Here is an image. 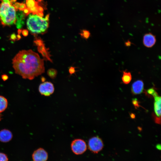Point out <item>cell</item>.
Returning <instances> with one entry per match:
<instances>
[{
    "instance_id": "cell-1",
    "label": "cell",
    "mask_w": 161,
    "mask_h": 161,
    "mask_svg": "<svg viewBox=\"0 0 161 161\" xmlns=\"http://www.w3.org/2000/svg\"><path fill=\"white\" fill-rule=\"evenodd\" d=\"M12 63L15 73L24 79L32 80L44 72L43 60L31 49L19 51Z\"/></svg>"
},
{
    "instance_id": "cell-2",
    "label": "cell",
    "mask_w": 161,
    "mask_h": 161,
    "mask_svg": "<svg viewBox=\"0 0 161 161\" xmlns=\"http://www.w3.org/2000/svg\"><path fill=\"white\" fill-rule=\"evenodd\" d=\"M49 15L43 18L36 14H30L27 22L28 30L34 35L44 33L49 27Z\"/></svg>"
},
{
    "instance_id": "cell-3",
    "label": "cell",
    "mask_w": 161,
    "mask_h": 161,
    "mask_svg": "<svg viewBox=\"0 0 161 161\" xmlns=\"http://www.w3.org/2000/svg\"><path fill=\"white\" fill-rule=\"evenodd\" d=\"M16 10L10 3L0 4V21L4 26H10L16 22Z\"/></svg>"
},
{
    "instance_id": "cell-4",
    "label": "cell",
    "mask_w": 161,
    "mask_h": 161,
    "mask_svg": "<svg viewBox=\"0 0 161 161\" xmlns=\"http://www.w3.org/2000/svg\"><path fill=\"white\" fill-rule=\"evenodd\" d=\"M104 144L102 139L98 136H94L89 140L88 147L92 153L97 154L101 151L103 148Z\"/></svg>"
},
{
    "instance_id": "cell-5",
    "label": "cell",
    "mask_w": 161,
    "mask_h": 161,
    "mask_svg": "<svg viewBox=\"0 0 161 161\" xmlns=\"http://www.w3.org/2000/svg\"><path fill=\"white\" fill-rule=\"evenodd\" d=\"M71 147L72 152L76 155L83 154L87 149V145L85 142L80 139L73 140L71 143Z\"/></svg>"
},
{
    "instance_id": "cell-6",
    "label": "cell",
    "mask_w": 161,
    "mask_h": 161,
    "mask_svg": "<svg viewBox=\"0 0 161 161\" xmlns=\"http://www.w3.org/2000/svg\"><path fill=\"white\" fill-rule=\"evenodd\" d=\"M54 87L53 84L50 82H45L39 86L38 90L42 95L46 96H50L54 91Z\"/></svg>"
},
{
    "instance_id": "cell-7",
    "label": "cell",
    "mask_w": 161,
    "mask_h": 161,
    "mask_svg": "<svg viewBox=\"0 0 161 161\" xmlns=\"http://www.w3.org/2000/svg\"><path fill=\"white\" fill-rule=\"evenodd\" d=\"M32 158L33 161H47L48 158V154L44 148H40L33 152Z\"/></svg>"
},
{
    "instance_id": "cell-8",
    "label": "cell",
    "mask_w": 161,
    "mask_h": 161,
    "mask_svg": "<svg viewBox=\"0 0 161 161\" xmlns=\"http://www.w3.org/2000/svg\"><path fill=\"white\" fill-rule=\"evenodd\" d=\"M156 42V37L151 33L145 34L143 37V43L144 45L147 47H151Z\"/></svg>"
},
{
    "instance_id": "cell-9",
    "label": "cell",
    "mask_w": 161,
    "mask_h": 161,
    "mask_svg": "<svg viewBox=\"0 0 161 161\" xmlns=\"http://www.w3.org/2000/svg\"><path fill=\"white\" fill-rule=\"evenodd\" d=\"M144 83L141 80H138L134 82L132 84L131 91L134 95L139 94L144 90Z\"/></svg>"
},
{
    "instance_id": "cell-10",
    "label": "cell",
    "mask_w": 161,
    "mask_h": 161,
    "mask_svg": "<svg viewBox=\"0 0 161 161\" xmlns=\"http://www.w3.org/2000/svg\"><path fill=\"white\" fill-rule=\"evenodd\" d=\"M13 135L9 130L4 129L0 131V141L2 143H7L12 139Z\"/></svg>"
},
{
    "instance_id": "cell-11",
    "label": "cell",
    "mask_w": 161,
    "mask_h": 161,
    "mask_svg": "<svg viewBox=\"0 0 161 161\" xmlns=\"http://www.w3.org/2000/svg\"><path fill=\"white\" fill-rule=\"evenodd\" d=\"M154 111L157 117H161V97L157 95L154 97Z\"/></svg>"
},
{
    "instance_id": "cell-12",
    "label": "cell",
    "mask_w": 161,
    "mask_h": 161,
    "mask_svg": "<svg viewBox=\"0 0 161 161\" xmlns=\"http://www.w3.org/2000/svg\"><path fill=\"white\" fill-rule=\"evenodd\" d=\"M26 16L22 11H18L16 15V22L17 27L19 29L23 26L24 24V20Z\"/></svg>"
},
{
    "instance_id": "cell-13",
    "label": "cell",
    "mask_w": 161,
    "mask_h": 161,
    "mask_svg": "<svg viewBox=\"0 0 161 161\" xmlns=\"http://www.w3.org/2000/svg\"><path fill=\"white\" fill-rule=\"evenodd\" d=\"M38 51L41 53L43 56L46 60L52 62L50 58V55L47 49L45 47L43 42L41 44L37 46Z\"/></svg>"
},
{
    "instance_id": "cell-14",
    "label": "cell",
    "mask_w": 161,
    "mask_h": 161,
    "mask_svg": "<svg viewBox=\"0 0 161 161\" xmlns=\"http://www.w3.org/2000/svg\"><path fill=\"white\" fill-rule=\"evenodd\" d=\"M8 102L7 99L3 96L0 95V113L4 112L7 108Z\"/></svg>"
},
{
    "instance_id": "cell-15",
    "label": "cell",
    "mask_w": 161,
    "mask_h": 161,
    "mask_svg": "<svg viewBox=\"0 0 161 161\" xmlns=\"http://www.w3.org/2000/svg\"><path fill=\"white\" fill-rule=\"evenodd\" d=\"M131 75L130 72H127L126 71L123 72L122 80L123 83L129 84L131 81Z\"/></svg>"
},
{
    "instance_id": "cell-16",
    "label": "cell",
    "mask_w": 161,
    "mask_h": 161,
    "mask_svg": "<svg viewBox=\"0 0 161 161\" xmlns=\"http://www.w3.org/2000/svg\"><path fill=\"white\" fill-rule=\"evenodd\" d=\"M38 3L35 0H26V6L29 9L38 6Z\"/></svg>"
},
{
    "instance_id": "cell-17",
    "label": "cell",
    "mask_w": 161,
    "mask_h": 161,
    "mask_svg": "<svg viewBox=\"0 0 161 161\" xmlns=\"http://www.w3.org/2000/svg\"><path fill=\"white\" fill-rule=\"evenodd\" d=\"M47 74L51 78H54L56 76L57 71L54 69H49L47 71Z\"/></svg>"
},
{
    "instance_id": "cell-18",
    "label": "cell",
    "mask_w": 161,
    "mask_h": 161,
    "mask_svg": "<svg viewBox=\"0 0 161 161\" xmlns=\"http://www.w3.org/2000/svg\"><path fill=\"white\" fill-rule=\"evenodd\" d=\"M147 93L151 95H152L153 97L158 95L157 92L154 88H151L148 89L147 91Z\"/></svg>"
},
{
    "instance_id": "cell-19",
    "label": "cell",
    "mask_w": 161,
    "mask_h": 161,
    "mask_svg": "<svg viewBox=\"0 0 161 161\" xmlns=\"http://www.w3.org/2000/svg\"><path fill=\"white\" fill-rule=\"evenodd\" d=\"M0 161H8L7 155L4 153L0 152Z\"/></svg>"
},
{
    "instance_id": "cell-20",
    "label": "cell",
    "mask_w": 161,
    "mask_h": 161,
    "mask_svg": "<svg viewBox=\"0 0 161 161\" xmlns=\"http://www.w3.org/2000/svg\"><path fill=\"white\" fill-rule=\"evenodd\" d=\"M81 35L85 38H88L89 36L90 33L89 31L85 30H83L81 33Z\"/></svg>"
},
{
    "instance_id": "cell-21",
    "label": "cell",
    "mask_w": 161,
    "mask_h": 161,
    "mask_svg": "<svg viewBox=\"0 0 161 161\" xmlns=\"http://www.w3.org/2000/svg\"><path fill=\"white\" fill-rule=\"evenodd\" d=\"M132 103L135 108H138L140 106L139 103L137 99H133L132 101Z\"/></svg>"
},
{
    "instance_id": "cell-22",
    "label": "cell",
    "mask_w": 161,
    "mask_h": 161,
    "mask_svg": "<svg viewBox=\"0 0 161 161\" xmlns=\"http://www.w3.org/2000/svg\"><path fill=\"white\" fill-rule=\"evenodd\" d=\"M27 8L26 4L24 3H21L19 10L20 11L24 10Z\"/></svg>"
},
{
    "instance_id": "cell-23",
    "label": "cell",
    "mask_w": 161,
    "mask_h": 161,
    "mask_svg": "<svg viewBox=\"0 0 161 161\" xmlns=\"http://www.w3.org/2000/svg\"><path fill=\"white\" fill-rule=\"evenodd\" d=\"M20 4L21 3L19 2H15L14 4H13V6L14 7L15 10H17L19 9Z\"/></svg>"
},
{
    "instance_id": "cell-24",
    "label": "cell",
    "mask_w": 161,
    "mask_h": 161,
    "mask_svg": "<svg viewBox=\"0 0 161 161\" xmlns=\"http://www.w3.org/2000/svg\"><path fill=\"white\" fill-rule=\"evenodd\" d=\"M23 11H24V13L25 14L26 16H27L30 13V10L27 8L26 9H24Z\"/></svg>"
},
{
    "instance_id": "cell-25",
    "label": "cell",
    "mask_w": 161,
    "mask_h": 161,
    "mask_svg": "<svg viewBox=\"0 0 161 161\" xmlns=\"http://www.w3.org/2000/svg\"><path fill=\"white\" fill-rule=\"evenodd\" d=\"M21 32L23 35L24 36H27L28 34V31L26 29H24L22 30Z\"/></svg>"
},
{
    "instance_id": "cell-26",
    "label": "cell",
    "mask_w": 161,
    "mask_h": 161,
    "mask_svg": "<svg viewBox=\"0 0 161 161\" xmlns=\"http://www.w3.org/2000/svg\"><path fill=\"white\" fill-rule=\"evenodd\" d=\"M16 39H17V38L15 33H13L11 35L10 39L11 40L15 41Z\"/></svg>"
},
{
    "instance_id": "cell-27",
    "label": "cell",
    "mask_w": 161,
    "mask_h": 161,
    "mask_svg": "<svg viewBox=\"0 0 161 161\" xmlns=\"http://www.w3.org/2000/svg\"><path fill=\"white\" fill-rule=\"evenodd\" d=\"M1 78L4 81H6L8 79V76L6 75H3L1 76Z\"/></svg>"
},
{
    "instance_id": "cell-28",
    "label": "cell",
    "mask_w": 161,
    "mask_h": 161,
    "mask_svg": "<svg viewBox=\"0 0 161 161\" xmlns=\"http://www.w3.org/2000/svg\"><path fill=\"white\" fill-rule=\"evenodd\" d=\"M75 70L73 68H71L69 70V72L71 73H73L74 72Z\"/></svg>"
},
{
    "instance_id": "cell-29",
    "label": "cell",
    "mask_w": 161,
    "mask_h": 161,
    "mask_svg": "<svg viewBox=\"0 0 161 161\" xmlns=\"http://www.w3.org/2000/svg\"><path fill=\"white\" fill-rule=\"evenodd\" d=\"M10 1L11 5H13V3H15L16 0H9Z\"/></svg>"
},
{
    "instance_id": "cell-30",
    "label": "cell",
    "mask_w": 161,
    "mask_h": 161,
    "mask_svg": "<svg viewBox=\"0 0 161 161\" xmlns=\"http://www.w3.org/2000/svg\"><path fill=\"white\" fill-rule=\"evenodd\" d=\"M130 115L132 119L134 118L135 117V115L134 114H133V113H131L130 114Z\"/></svg>"
},
{
    "instance_id": "cell-31",
    "label": "cell",
    "mask_w": 161,
    "mask_h": 161,
    "mask_svg": "<svg viewBox=\"0 0 161 161\" xmlns=\"http://www.w3.org/2000/svg\"><path fill=\"white\" fill-rule=\"evenodd\" d=\"M16 36L17 40H19L21 38V36L19 34L17 35Z\"/></svg>"
},
{
    "instance_id": "cell-32",
    "label": "cell",
    "mask_w": 161,
    "mask_h": 161,
    "mask_svg": "<svg viewBox=\"0 0 161 161\" xmlns=\"http://www.w3.org/2000/svg\"><path fill=\"white\" fill-rule=\"evenodd\" d=\"M22 30L20 29H19L18 31V34H20L22 32Z\"/></svg>"
},
{
    "instance_id": "cell-33",
    "label": "cell",
    "mask_w": 161,
    "mask_h": 161,
    "mask_svg": "<svg viewBox=\"0 0 161 161\" xmlns=\"http://www.w3.org/2000/svg\"><path fill=\"white\" fill-rule=\"evenodd\" d=\"M3 119V115L0 113V121Z\"/></svg>"
}]
</instances>
